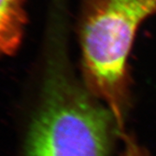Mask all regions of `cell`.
Returning <instances> with one entry per match:
<instances>
[{"label":"cell","mask_w":156,"mask_h":156,"mask_svg":"<svg viewBox=\"0 0 156 156\" xmlns=\"http://www.w3.org/2000/svg\"><path fill=\"white\" fill-rule=\"evenodd\" d=\"M156 0H81L78 34L84 78L121 128L128 107V58Z\"/></svg>","instance_id":"cell-1"},{"label":"cell","mask_w":156,"mask_h":156,"mask_svg":"<svg viewBox=\"0 0 156 156\" xmlns=\"http://www.w3.org/2000/svg\"><path fill=\"white\" fill-rule=\"evenodd\" d=\"M115 125L106 107L64 68L53 66L30 126L25 156H108Z\"/></svg>","instance_id":"cell-2"},{"label":"cell","mask_w":156,"mask_h":156,"mask_svg":"<svg viewBox=\"0 0 156 156\" xmlns=\"http://www.w3.org/2000/svg\"><path fill=\"white\" fill-rule=\"evenodd\" d=\"M28 0H0V56H11L22 44Z\"/></svg>","instance_id":"cell-3"},{"label":"cell","mask_w":156,"mask_h":156,"mask_svg":"<svg viewBox=\"0 0 156 156\" xmlns=\"http://www.w3.org/2000/svg\"><path fill=\"white\" fill-rule=\"evenodd\" d=\"M124 156H147L142 148L138 146L134 141L128 140Z\"/></svg>","instance_id":"cell-4"}]
</instances>
